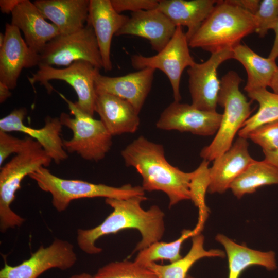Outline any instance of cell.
<instances>
[{"label":"cell","mask_w":278,"mask_h":278,"mask_svg":"<svg viewBox=\"0 0 278 278\" xmlns=\"http://www.w3.org/2000/svg\"><path fill=\"white\" fill-rule=\"evenodd\" d=\"M68 278H96V277H95L94 275H92L91 274L89 273L82 272L79 274H76L71 275Z\"/></svg>","instance_id":"b9f144b4"},{"label":"cell","mask_w":278,"mask_h":278,"mask_svg":"<svg viewBox=\"0 0 278 278\" xmlns=\"http://www.w3.org/2000/svg\"><path fill=\"white\" fill-rule=\"evenodd\" d=\"M278 185V169L266 161H254L231 184L230 189L238 199L252 194L260 187Z\"/></svg>","instance_id":"4316f807"},{"label":"cell","mask_w":278,"mask_h":278,"mask_svg":"<svg viewBox=\"0 0 278 278\" xmlns=\"http://www.w3.org/2000/svg\"><path fill=\"white\" fill-rule=\"evenodd\" d=\"M11 95L10 89L5 84L0 82V103L4 102Z\"/></svg>","instance_id":"ab89813d"},{"label":"cell","mask_w":278,"mask_h":278,"mask_svg":"<svg viewBox=\"0 0 278 278\" xmlns=\"http://www.w3.org/2000/svg\"><path fill=\"white\" fill-rule=\"evenodd\" d=\"M177 26L157 9L131 13L115 36L131 35L148 40L151 48L160 51L173 36Z\"/></svg>","instance_id":"e0dca14e"},{"label":"cell","mask_w":278,"mask_h":278,"mask_svg":"<svg viewBox=\"0 0 278 278\" xmlns=\"http://www.w3.org/2000/svg\"><path fill=\"white\" fill-rule=\"evenodd\" d=\"M77 260L74 246L67 240L55 238L48 246H41L18 265H9L5 260L0 278H38L50 269H68Z\"/></svg>","instance_id":"8fae6325"},{"label":"cell","mask_w":278,"mask_h":278,"mask_svg":"<svg viewBox=\"0 0 278 278\" xmlns=\"http://www.w3.org/2000/svg\"><path fill=\"white\" fill-rule=\"evenodd\" d=\"M11 14L10 24L23 32L27 45L37 54L60 34L57 26L47 22L33 2L29 0H22Z\"/></svg>","instance_id":"ffe728a7"},{"label":"cell","mask_w":278,"mask_h":278,"mask_svg":"<svg viewBox=\"0 0 278 278\" xmlns=\"http://www.w3.org/2000/svg\"><path fill=\"white\" fill-rule=\"evenodd\" d=\"M209 161L203 160L193 171L189 190L190 200L198 208V222L193 229L196 235L201 233L208 217L210 210L205 203V195L210 184Z\"/></svg>","instance_id":"f546056e"},{"label":"cell","mask_w":278,"mask_h":278,"mask_svg":"<svg viewBox=\"0 0 278 278\" xmlns=\"http://www.w3.org/2000/svg\"><path fill=\"white\" fill-rule=\"evenodd\" d=\"M248 96L259 105L257 112L250 117L238 132L239 137L247 139L254 130L264 125L278 120V94L271 92L266 88L247 92Z\"/></svg>","instance_id":"83f0119b"},{"label":"cell","mask_w":278,"mask_h":278,"mask_svg":"<svg viewBox=\"0 0 278 278\" xmlns=\"http://www.w3.org/2000/svg\"><path fill=\"white\" fill-rule=\"evenodd\" d=\"M155 70L145 68L127 75L110 77L98 71L95 76L97 94L106 93L125 99L139 114L149 93Z\"/></svg>","instance_id":"2e32d148"},{"label":"cell","mask_w":278,"mask_h":278,"mask_svg":"<svg viewBox=\"0 0 278 278\" xmlns=\"http://www.w3.org/2000/svg\"><path fill=\"white\" fill-rule=\"evenodd\" d=\"M147 199L145 195L126 199L106 198V203L113 211L96 227L77 230L76 240L79 248L88 254L100 253L102 249L95 245L100 237L128 229L138 230L142 236L133 253L160 241L165 232V214L155 205L147 210L143 209L141 203Z\"/></svg>","instance_id":"6da1fadb"},{"label":"cell","mask_w":278,"mask_h":278,"mask_svg":"<svg viewBox=\"0 0 278 278\" xmlns=\"http://www.w3.org/2000/svg\"><path fill=\"white\" fill-rule=\"evenodd\" d=\"M29 136L24 138L14 137L8 132L0 131V165L11 154L21 152L28 143Z\"/></svg>","instance_id":"836d02e7"},{"label":"cell","mask_w":278,"mask_h":278,"mask_svg":"<svg viewBox=\"0 0 278 278\" xmlns=\"http://www.w3.org/2000/svg\"><path fill=\"white\" fill-rule=\"evenodd\" d=\"M22 0H1L0 9L2 13L10 14Z\"/></svg>","instance_id":"8d00e7d4"},{"label":"cell","mask_w":278,"mask_h":278,"mask_svg":"<svg viewBox=\"0 0 278 278\" xmlns=\"http://www.w3.org/2000/svg\"><path fill=\"white\" fill-rule=\"evenodd\" d=\"M234 5H235L242 9L250 12L254 15L257 12L260 1L258 0H229Z\"/></svg>","instance_id":"d590c367"},{"label":"cell","mask_w":278,"mask_h":278,"mask_svg":"<svg viewBox=\"0 0 278 278\" xmlns=\"http://www.w3.org/2000/svg\"><path fill=\"white\" fill-rule=\"evenodd\" d=\"M37 72L28 77L30 83L40 82L50 94L54 90L49 80H59L69 84L77 97V106L85 113L94 116L97 93L95 76L100 70L85 61H77L65 68H58L51 66L40 65Z\"/></svg>","instance_id":"ba28073f"},{"label":"cell","mask_w":278,"mask_h":278,"mask_svg":"<svg viewBox=\"0 0 278 278\" xmlns=\"http://www.w3.org/2000/svg\"><path fill=\"white\" fill-rule=\"evenodd\" d=\"M215 239L224 247L228 260V278H239L247 268L257 265L272 271L277 268L275 254L272 251L263 252L238 244L225 235L218 234Z\"/></svg>","instance_id":"cb8c5ba5"},{"label":"cell","mask_w":278,"mask_h":278,"mask_svg":"<svg viewBox=\"0 0 278 278\" xmlns=\"http://www.w3.org/2000/svg\"><path fill=\"white\" fill-rule=\"evenodd\" d=\"M29 177L36 182L41 190L50 194L52 205L59 212L65 211L72 201L78 199L103 197L126 199L145 195L142 186L128 184L117 187L80 180L63 179L54 175L45 167Z\"/></svg>","instance_id":"8992f818"},{"label":"cell","mask_w":278,"mask_h":278,"mask_svg":"<svg viewBox=\"0 0 278 278\" xmlns=\"http://www.w3.org/2000/svg\"><path fill=\"white\" fill-rule=\"evenodd\" d=\"M195 235L196 233L194 229H184L182 231L181 236L173 241H157L139 251L134 262L145 267L158 260H166L170 263L174 262L182 257L180 251L183 242Z\"/></svg>","instance_id":"f1b7e54d"},{"label":"cell","mask_w":278,"mask_h":278,"mask_svg":"<svg viewBox=\"0 0 278 278\" xmlns=\"http://www.w3.org/2000/svg\"><path fill=\"white\" fill-rule=\"evenodd\" d=\"M233 59L239 62L246 71L247 81L244 90L247 92L270 87L278 68L275 60L264 58L241 43L233 48Z\"/></svg>","instance_id":"d4e9b609"},{"label":"cell","mask_w":278,"mask_h":278,"mask_svg":"<svg viewBox=\"0 0 278 278\" xmlns=\"http://www.w3.org/2000/svg\"><path fill=\"white\" fill-rule=\"evenodd\" d=\"M255 32L262 38L270 29H273L278 21V0L260 1L259 8L254 14Z\"/></svg>","instance_id":"1f68e13d"},{"label":"cell","mask_w":278,"mask_h":278,"mask_svg":"<svg viewBox=\"0 0 278 278\" xmlns=\"http://www.w3.org/2000/svg\"><path fill=\"white\" fill-rule=\"evenodd\" d=\"M39 63L40 55L29 47L20 30L6 23L4 41L0 46V82L14 89L22 70L38 66Z\"/></svg>","instance_id":"9a60e30c"},{"label":"cell","mask_w":278,"mask_h":278,"mask_svg":"<svg viewBox=\"0 0 278 278\" xmlns=\"http://www.w3.org/2000/svg\"><path fill=\"white\" fill-rule=\"evenodd\" d=\"M270 87L272 89L274 93L278 94V68L274 75Z\"/></svg>","instance_id":"60d3db41"},{"label":"cell","mask_w":278,"mask_h":278,"mask_svg":"<svg viewBox=\"0 0 278 278\" xmlns=\"http://www.w3.org/2000/svg\"><path fill=\"white\" fill-rule=\"evenodd\" d=\"M52 161L41 145L29 136L25 148L1 168V232L4 233L10 228L19 227L24 222L25 219L11 208L15 198V193L20 189L21 182L26 176H29L41 167H48Z\"/></svg>","instance_id":"277c9868"},{"label":"cell","mask_w":278,"mask_h":278,"mask_svg":"<svg viewBox=\"0 0 278 278\" xmlns=\"http://www.w3.org/2000/svg\"><path fill=\"white\" fill-rule=\"evenodd\" d=\"M275 32V39L268 58L275 60L278 57V21L273 29Z\"/></svg>","instance_id":"f35d334b"},{"label":"cell","mask_w":278,"mask_h":278,"mask_svg":"<svg viewBox=\"0 0 278 278\" xmlns=\"http://www.w3.org/2000/svg\"><path fill=\"white\" fill-rule=\"evenodd\" d=\"M159 1L156 0H111L114 9L119 13L125 11L132 13L142 10L157 9Z\"/></svg>","instance_id":"e575fe53"},{"label":"cell","mask_w":278,"mask_h":278,"mask_svg":"<svg viewBox=\"0 0 278 278\" xmlns=\"http://www.w3.org/2000/svg\"><path fill=\"white\" fill-rule=\"evenodd\" d=\"M39 55V65L68 66L75 61H85L99 70L103 68L94 30L87 24L76 32L56 36Z\"/></svg>","instance_id":"9c48e42d"},{"label":"cell","mask_w":278,"mask_h":278,"mask_svg":"<svg viewBox=\"0 0 278 278\" xmlns=\"http://www.w3.org/2000/svg\"><path fill=\"white\" fill-rule=\"evenodd\" d=\"M27 114L25 108L15 109L0 120V131L23 133L38 142L55 163L67 159V152L61 137L63 125L59 117L49 116L45 118L44 126L39 129L26 125L24 119Z\"/></svg>","instance_id":"4fadbf2b"},{"label":"cell","mask_w":278,"mask_h":278,"mask_svg":"<svg viewBox=\"0 0 278 278\" xmlns=\"http://www.w3.org/2000/svg\"><path fill=\"white\" fill-rule=\"evenodd\" d=\"M186 278H194V277L189 275H188L186 277Z\"/></svg>","instance_id":"ee69618b"},{"label":"cell","mask_w":278,"mask_h":278,"mask_svg":"<svg viewBox=\"0 0 278 278\" xmlns=\"http://www.w3.org/2000/svg\"><path fill=\"white\" fill-rule=\"evenodd\" d=\"M96 278H158L151 270L129 260L110 262L100 267Z\"/></svg>","instance_id":"4dcf8cb0"},{"label":"cell","mask_w":278,"mask_h":278,"mask_svg":"<svg viewBox=\"0 0 278 278\" xmlns=\"http://www.w3.org/2000/svg\"><path fill=\"white\" fill-rule=\"evenodd\" d=\"M264 161L278 169V148L272 151H263Z\"/></svg>","instance_id":"74e56055"},{"label":"cell","mask_w":278,"mask_h":278,"mask_svg":"<svg viewBox=\"0 0 278 278\" xmlns=\"http://www.w3.org/2000/svg\"><path fill=\"white\" fill-rule=\"evenodd\" d=\"M129 17L118 13L111 0H90L87 25L94 30L103 64V68H112L110 57L113 36L125 25Z\"/></svg>","instance_id":"ac0fdd59"},{"label":"cell","mask_w":278,"mask_h":278,"mask_svg":"<svg viewBox=\"0 0 278 278\" xmlns=\"http://www.w3.org/2000/svg\"><path fill=\"white\" fill-rule=\"evenodd\" d=\"M95 111L112 136L135 132L140 124L139 114L133 106L111 94H97Z\"/></svg>","instance_id":"44dd1931"},{"label":"cell","mask_w":278,"mask_h":278,"mask_svg":"<svg viewBox=\"0 0 278 278\" xmlns=\"http://www.w3.org/2000/svg\"><path fill=\"white\" fill-rule=\"evenodd\" d=\"M4 34L1 33L0 34V46H1L4 42Z\"/></svg>","instance_id":"7bdbcfd3"},{"label":"cell","mask_w":278,"mask_h":278,"mask_svg":"<svg viewBox=\"0 0 278 278\" xmlns=\"http://www.w3.org/2000/svg\"><path fill=\"white\" fill-rule=\"evenodd\" d=\"M204 238L201 233L192 237V246L184 257L168 265L151 263L147 268L158 278H186L193 265L204 257H224L225 252L220 249L206 250L204 248Z\"/></svg>","instance_id":"484cf974"},{"label":"cell","mask_w":278,"mask_h":278,"mask_svg":"<svg viewBox=\"0 0 278 278\" xmlns=\"http://www.w3.org/2000/svg\"><path fill=\"white\" fill-rule=\"evenodd\" d=\"M65 101L71 117L65 112L61 113L59 119L63 126L70 129L72 137L63 140L64 148L68 153H76L87 161L98 162L110 150L112 136L100 120L94 118L78 108L75 102L59 93Z\"/></svg>","instance_id":"52a82bcc"},{"label":"cell","mask_w":278,"mask_h":278,"mask_svg":"<svg viewBox=\"0 0 278 278\" xmlns=\"http://www.w3.org/2000/svg\"><path fill=\"white\" fill-rule=\"evenodd\" d=\"M216 0H160L157 9L176 26H186L189 41L213 11Z\"/></svg>","instance_id":"603a6c76"},{"label":"cell","mask_w":278,"mask_h":278,"mask_svg":"<svg viewBox=\"0 0 278 278\" xmlns=\"http://www.w3.org/2000/svg\"><path fill=\"white\" fill-rule=\"evenodd\" d=\"M33 2L45 19L57 26L61 34L76 32L86 24L90 0H36Z\"/></svg>","instance_id":"7402d4cb"},{"label":"cell","mask_w":278,"mask_h":278,"mask_svg":"<svg viewBox=\"0 0 278 278\" xmlns=\"http://www.w3.org/2000/svg\"><path fill=\"white\" fill-rule=\"evenodd\" d=\"M255 30L254 15L229 0L218 1L188 44L192 48H200L212 54L233 49Z\"/></svg>","instance_id":"3957f363"},{"label":"cell","mask_w":278,"mask_h":278,"mask_svg":"<svg viewBox=\"0 0 278 278\" xmlns=\"http://www.w3.org/2000/svg\"><path fill=\"white\" fill-rule=\"evenodd\" d=\"M263 151H272L278 148V120L262 126L252 131L248 136Z\"/></svg>","instance_id":"d6a6232c"},{"label":"cell","mask_w":278,"mask_h":278,"mask_svg":"<svg viewBox=\"0 0 278 278\" xmlns=\"http://www.w3.org/2000/svg\"><path fill=\"white\" fill-rule=\"evenodd\" d=\"M188 41L182 27L177 26L171 39L156 55L145 56L135 54L131 56L132 66L138 70L145 68L159 70L168 77L175 101L180 102L181 78L183 71L195 63L190 54Z\"/></svg>","instance_id":"30bf717a"},{"label":"cell","mask_w":278,"mask_h":278,"mask_svg":"<svg viewBox=\"0 0 278 278\" xmlns=\"http://www.w3.org/2000/svg\"><path fill=\"white\" fill-rule=\"evenodd\" d=\"M233 57V49L226 48L212 53L205 62H195L188 68V88L193 106L202 110L216 111L220 90L217 70Z\"/></svg>","instance_id":"7c38bea8"},{"label":"cell","mask_w":278,"mask_h":278,"mask_svg":"<svg viewBox=\"0 0 278 278\" xmlns=\"http://www.w3.org/2000/svg\"><path fill=\"white\" fill-rule=\"evenodd\" d=\"M121 155L125 165L135 168L141 176L144 190L164 192L169 198V207L190 200L189 186L193 171L184 172L171 165L162 145L140 136L128 145Z\"/></svg>","instance_id":"7a4b0ae2"},{"label":"cell","mask_w":278,"mask_h":278,"mask_svg":"<svg viewBox=\"0 0 278 278\" xmlns=\"http://www.w3.org/2000/svg\"><path fill=\"white\" fill-rule=\"evenodd\" d=\"M222 114L199 109L192 104L173 101L161 114L156 127L164 130L189 132L210 136L217 133Z\"/></svg>","instance_id":"5bb4252c"},{"label":"cell","mask_w":278,"mask_h":278,"mask_svg":"<svg viewBox=\"0 0 278 278\" xmlns=\"http://www.w3.org/2000/svg\"><path fill=\"white\" fill-rule=\"evenodd\" d=\"M242 80L231 71L220 80L218 105L224 108L220 126L214 138L200 153L203 160L214 161L229 150L234 138L252 112L250 101L239 90Z\"/></svg>","instance_id":"5b68a950"},{"label":"cell","mask_w":278,"mask_h":278,"mask_svg":"<svg viewBox=\"0 0 278 278\" xmlns=\"http://www.w3.org/2000/svg\"><path fill=\"white\" fill-rule=\"evenodd\" d=\"M248 147L247 139L239 137L229 150L214 160L209 169L208 193H224L254 161L249 153Z\"/></svg>","instance_id":"d6986e66"}]
</instances>
